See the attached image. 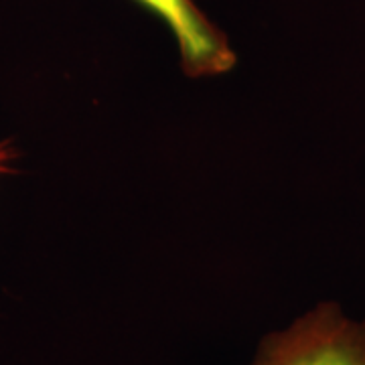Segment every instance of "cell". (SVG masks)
<instances>
[{
	"label": "cell",
	"mask_w": 365,
	"mask_h": 365,
	"mask_svg": "<svg viewBox=\"0 0 365 365\" xmlns=\"http://www.w3.org/2000/svg\"><path fill=\"white\" fill-rule=\"evenodd\" d=\"M250 365H365V321L351 319L337 302H321L266 335Z\"/></svg>",
	"instance_id": "cell-1"
},
{
	"label": "cell",
	"mask_w": 365,
	"mask_h": 365,
	"mask_svg": "<svg viewBox=\"0 0 365 365\" xmlns=\"http://www.w3.org/2000/svg\"><path fill=\"white\" fill-rule=\"evenodd\" d=\"M160 19L177 41L181 66L189 78H215L237 61L227 37L193 0H132Z\"/></svg>",
	"instance_id": "cell-2"
},
{
	"label": "cell",
	"mask_w": 365,
	"mask_h": 365,
	"mask_svg": "<svg viewBox=\"0 0 365 365\" xmlns=\"http://www.w3.org/2000/svg\"><path fill=\"white\" fill-rule=\"evenodd\" d=\"M16 157L9 143H0V175L13 173V158Z\"/></svg>",
	"instance_id": "cell-3"
}]
</instances>
